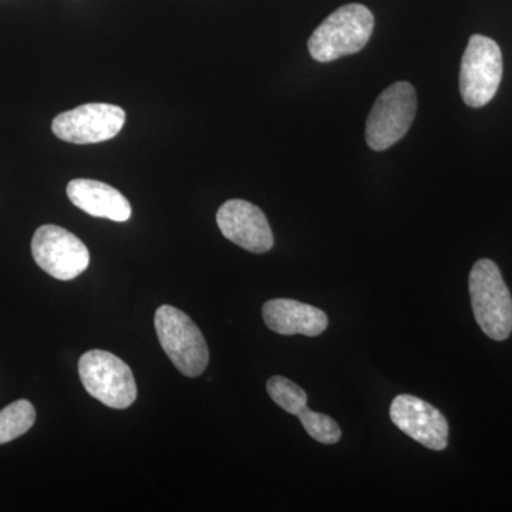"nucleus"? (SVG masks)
<instances>
[{"instance_id":"nucleus-1","label":"nucleus","mask_w":512,"mask_h":512,"mask_svg":"<svg viewBox=\"0 0 512 512\" xmlns=\"http://www.w3.org/2000/svg\"><path fill=\"white\" fill-rule=\"evenodd\" d=\"M373 28L372 12L360 3H349L320 23L309 39V53L320 63L355 55L367 45Z\"/></svg>"},{"instance_id":"nucleus-2","label":"nucleus","mask_w":512,"mask_h":512,"mask_svg":"<svg viewBox=\"0 0 512 512\" xmlns=\"http://www.w3.org/2000/svg\"><path fill=\"white\" fill-rule=\"evenodd\" d=\"M471 305L478 326L488 338L505 340L512 332V298L497 264L480 259L470 272Z\"/></svg>"},{"instance_id":"nucleus-3","label":"nucleus","mask_w":512,"mask_h":512,"mask_svg":"<svg viewBox=\"0 0 512 512\" xmlns=\"http://www.w3.org/2000/svg\"><path fill=\"white\" fill-rule=\"evenodd\" d=\"M164 352L184 376L198 377L210 362L207 342L190 316L174 306L163 305L154 318Z\"/></svg>"},{"instance_id":"nucleus-4","label":"nucleus","mask_w":512,"mask_h":512,"mask_svg":"<svg viewBox=\"0 0 512 512\" xmlns=\"http://www.w3.org/2000/svg\"><path fill=\"white\" fill-rule=\"evenodd\" d=\"M84 389L111 409H127L137 399V384L127 363L106 350H90L79 360Z\"/></svg>"},{"instance_id":"nucleus-5","label":"nucleus","mask_w":512,"mask_h":512,"mask_svg":"<svg viewBox=\"0 0 512 512\" xmlns=\"http://www.w3.org/2000/svg\"><path fill=\"white\" fill-rule=\"evenodd\" d=\"M416 110L417 94L412 84L397 82L387 87L367 119V146L383 151L402 140L412 126Z\"/></svg>"},{"instance_id":"nucleus-6","label":"nucleus","mask_w":512,"mask_h":512,"mask_svg":"<svg viewBox=\"0 0 512 512\" xmlns=\"http://www.w3.org/2000/svg\"><path fill=\"white\" fill-rule=\"evenodd\" d=\"M503 79V53L490 37L471 36L460 70V92L467 106L484 107Z\"/></svg>"},{"instance_id":"nucleus-7","label":"nucleus","mask_w":512,"mask_h":512,"mask_svg":"<svg viewBox=\"0 0 512 512\" xmlns=\"http://www.w3.org/2000/svg\"><path fill=\"white\" fill-rule=\"evenodd\" d=\"M36 264L59 281H72L90 264V252L76 235L57 225H43L32 239Z\"/></svg>"},{"instance_id":"nucleus-8","label":"nucleus","mask_w":512,"mask_h":512,"mask_svg":"<svg viewBox=\"0 0 512 512\" xmlns=\"http://www.w3.org/2000/svg\"><path fill=\"white\" fill-rule=\"evenodd\" d=\"M126 111L114 104L89 103L64 111L52 123L53 134L73 144H96L111 140L123 130Z\"/></svg>"},{"instance_id":"nucleus-9","label":"nucleus","mask_w":512,"mask_h":512,"mask_svg":"<svg viewBox=\"0 0 512 512\" xmlns=\"http://www.w3.org/2000/svg\"><path fill=\"white\" fill-rule=\"evenodd\" d=\"M390 419L404 434L430 450L441 451L448 444V423L433 404L412 394H400L390 406Z\"/></svg>"},{"instance_id":"nucleus-10","label":"nucleus","mask_w":512,"mask_h":512,"mask_svg":"<svg viewBox=\"0 0 512 512\" xmlns=\"http://www.w3.org/2000/svg\"><path fill=\"white\" fill-rule=\"evenodd\" d=\"M217 224L225 238L252 254H265L274 247V235L264 212L251 202H225L218 210Z\"/></svg>"},{"instance_id":"nucleus-11","label":"nucleus","mask_w":512,"mask_h":512,"mask_svg":"<svg viewBox=\"0 0 512 512\" xmlns=\"http://www.w3.org/2000/svg\"><path fill=\"white\" fill-rule=\"evenodd\" d=\"M262 316L269 329L284 336L303 335L315 338L322 335L329 325L325 312L293 299H272L266 302L262 308Z\"/></svg>"},{"instance_id":"nucleus-12","label":"nucleus","mask_w":512,"mask_h":512,"mask_svg":"<svg viewBox=\"0 0 512 512\" xmlns=\"http://www.w3.org/2000/svg\"><path fill=\"white\" fill-rule=\"evenodd\" d=\"M67 197L79 210L92 217L106 218L116 222L130 220V202L111 185L77 178L67 185Z\"/></svg>"},{"instance_id":"nucleus-13","label":"nucleus","mask_w":512,"mask_h":512,"mask_svg":"<svg viewBox=\"0 0 512 512\" xmlns=\"http://www.w3.org/2000/svg\"><path fill=\"white\" fill-rule=\"evenodd\" d=\"M36 421V410L28 400H18L0 412V444L28 433Z\"/></svg>"},{"instance_id":"nucleus-14","label":"nucleus","mask_w":512,"mask_h":512,"mask_svg":"<svg viewBox=\"0 0 512 512\" xmlns=\"http://www.w3.org/2000/svg\"><path fill=\"white\" fill-rule=\"evenodd\" d=\"M269 397L286 413L298 416L308 404V394L298 384L282 376H274L266 384Z\"/></svg>"},{"instance_id":"nucleus-15","label":"nucleus","mask_w":512,"mask_h":512,"mask_svg":"<svg viewBox=\"0 0 512 512\" xmlns=\"http://www.w3.org/2000/svg\"><path fill=\"white\" fill-rule=\"evenodd\" d=\"M296 417L301 420L306 433L319 443L336 444L342 437V430L332 417L313 412V410L308 409V406Z\"/></svg>"}]
</instances>
